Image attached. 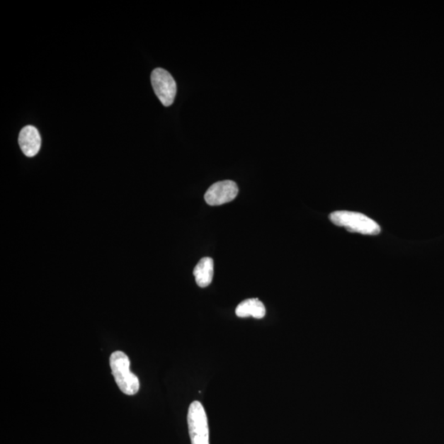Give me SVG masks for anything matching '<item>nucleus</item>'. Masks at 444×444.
Instances as JSON below:
<instances>
[{
  "label": "nucleus",
  "instance_id": "1",
  "mask_svg": "<svg viewBox=\"0 0 444 444\" xmlns=\"http://www.w3.org/2000/svg\"><path fill=\"white\" fill-rule=\"evenodd\" d=\"M110 366L116 385L125 395L134 396L140 391L139 377L130 370V360L125 352L117 351L110 357Z\"/></svg>",
  "mask_w": 444,
  "mask_h": 444
},
{
  "label": "nucleus",
  "instance_id": "2",
  "mask_svg": "<svg viewBox=\"0 0 444 444\" xmlns=\"http://www.w3.org/2000/svg\"><path fill=\"white\" fill-rule=\"evenodd\" d=\"M330 220L336 226L344 227L347 231L365 234V236H377L381 232L379 224L359 212H334L331 214Z\"/></svg>",
  "mask_w": 444,
  "mask_h": 444
},
{
  "label": "nucleus",
  "instance_id": "3",
  "mask_svg": "<svg viewBox=\"0 0 444 444\" xmlns=\"http://www.w3.org/2000/svg\"><path fill=\"white\" fill-rule=\"evenodd\" d=\"M188 432L192 444L209 443V428L205 410L200 402H193L188 411Z\"/></svg>",
  "mask_w": 444,
  "mask_h": 444
},
{
  "label": "nucleus",
  "instance_id": "4",
  "mask_svg": "<svg viewBox=\"0 0 444 444\" xmlns=\"http://www.w3.org/2000/svg\"><path fill=\"white\" fill-rule=\"evenodd\" d=\"M151 81L153 90L162 105L171 106L177 93L176 83L171 74L164 69L157 68L152 71Z\"/></svg>",
  "mask_w": 444,
  "mask_h": 444
},
{
  "label": "nucleus",
  "instance_id": "5",
  "mask_svg": "<svg viewBox=\"0 0 444 444\" xmlns=\"http://www.w3.org/2000/svg\"><path fill=\"white\" fill-rule=\"evenodd\" d=\"M239 188L237 183L232 181H219L208 188L205 193L206 203L210 206H219L234 200Z\"/></svg>",
  "mask_w": 444,
  "mask_h": 444
},
{
  "label": "nucleus",
  "instance_id": "6",
  "mask_svg": "<svg viewBox=\"0 0 444 444\" xmlns=\"http://www.w3.org/2000/svg\"><path fill=\"white\" fill-rule=\"evenodd\" d=\"M18 144L25 156L33 157L37 155L42 146L39 131L32 125L24 127L20 132Z\"/></svg>",
  "mask_w": 444,
  "mask_h": 444
},
{
  "label": "nucleus",
  "instance_id": "7",
  "mask_svg": "<svg viewBox=\"0 0 444 444\" xmlns=\"http://www.w3.org/2000/svg\"><path fill=\"white\" fill-rule=\"evenodd\" d=\"M236 314L239 318L251 317L257 319L264 318L266 309L258 299H248L237 306Z\"/></svg>",
  "mask_w": 444,
  "mask_h": 444
},
{
  "label": "nucleus",
  "instance_id": "8",
  "mask_svg": "<svg viewBox=\"0 0 444 444\" xmlns=\"http://www.w3.org/2000/svg\"><path fill=\"white\" fill-rule=\"evenodd\" d=\"M214 262L211 258H203L193 270L196 283L199 288H207L212 282Z\"/></svg>",
  "mask_w": 444,
  "mask_h": 444
}]
</instances>
